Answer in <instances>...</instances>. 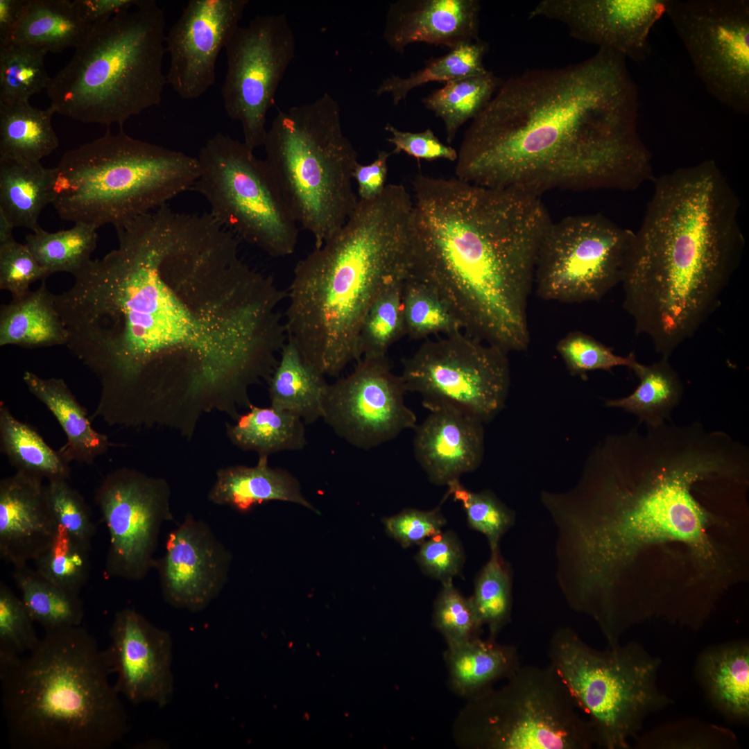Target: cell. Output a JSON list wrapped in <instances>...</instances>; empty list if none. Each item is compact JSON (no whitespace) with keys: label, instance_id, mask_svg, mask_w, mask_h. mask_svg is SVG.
<instances>
[{"label":"cell","instance_id":"50","mask_svg":"<svg viewBox=\"0 0 749 749\" xmlns=\"http://www.w3.org/2000/svg\"><path fill=\"white\" fill-rule=\"evenodd\" d=\"M433 622L448 647L480 637L482 625L471 599L464 596L452 580L442 583L433 605Z\"/></svg>","mask_w":749,"mask_h":749},{"label":"cell","instance_id":"47","mask_svg":"<svg viewBox=\"0 0 749 749\" xmlns=\"http://www.w3.org/2000/svg\"><path fill=\"white\" fill-rule=\"evenodd\" d=\"M89 551L58 525L49 546L33 562L35 569L46 580L80 595L89 575Z\"/></svg>","mask_w":749,"mask_h":749},{"label":"cell","instance_id":"16","mask_svg":"<svg viewBox=\"0 0 749 749\" xmlns=\"http://www.w3.org/2000/svg\"><path fill=\"white\" fill-rule=\"evenodd\" d=\"M696 76L718 101L749 112V1L668 0L666 13Z\"/></svg>","mask_w":749,"mask_h":749},{"label":"cell","instance_id":"1","mask_svg":"<svg viewBox=\"0 0 749 749\" xmlns=\"http://www.w3.org/2000/svg\"><path fill=\"white\" fill-rule=\"evenodd\" d=\"M237 239L200 217L130 223L84 292L88 356L126 427L191 438L204 416L236 420L268 381L286 342L271 276L239 257Z\"/></svg>","mask_w":749,"mask_h":749},{"label":"cell","instance_id":"24","mask_svg":"<svg viewBox=\"0 0 749 749\" xmlns=\"http://www.w3.org/2000/svg\"><path fill=\"white\" fill-rule=\"evenodd\" d=\"M43 480L17 471L0 481V557L14 568L35 560L58 529Z\"/></svg>","mask_w":749,"mask_h":749},{"label":"cell","instance_id":"29","mask_svg":"<svg viewBox=\"0 0 749 749\" xmlns=\"http://www.w3.org/2000/svg\"><path fill=\"white\" fill-rule=\"evenodd\" d=\"M698 678L712 703L738 721L749 716V647L743 642L711 647L698 658Z\"/></svg>","mask_w":749,"mask_h":749},{"label":"cell","instance_id":"30","mask_svg":"<svg viewBox=\"0 0 749 749\" xmlns=\"http://www.w3.org/2000/svg\"><path fill=\"white\" fill-rule=\"evenodd\" d=\"M45 279L35 291L12 299L0 309V346L25 348L67 345L68 332Z\"/></svg>","mask_w":749,"mask_h":749},{"label":"cell","instance_id":"39","mask_svg":"<svg viewBox=\"0 0 749 749\" xmlns=\"http://www.w3.org/2000/svg\"><path fill=\"white\" fill-rule=\"evenodd\" d=\"M501 83L500 78L488 70L449 81L423 98L422 102L442 121L447 141L451 144L459 128L487 106Z\"/></svg>","mask_w":749,"mask_h":749},{"label":"cell","instance_id":"58","mask_svg":"<svg viewBox=\"0 0 749 749\" xmlns=\"http://www.w3.org/2000/svg\"><path fill=\"white\" fill-rule=\"evenodd\" d=\"M141 0H75L73 3L83 19L90 25L130 10Z\"/></svg>","mask_w":749,"mask_h":749},{"label":"cell","instance_id":"7","mask_svg":"<svg viewBox=\"0 0 749 749\" xmlns=\"http://www.w3.org/2000/svg\"><path fill=\"white\" fill-rule=\"evenodd\" d=\"M104 651L80 626L45 630L0 669L7 736L15 749H107L129 730Z\"/></svg>","mask_w":749,"mask_h":749},{"label":"cell","instance_id":"10","mask_svg":"<svg viewBox=\"0 0 749 749\" xmlns=\"http://www.w3.org/2000/svg\"><path fill=\"white\" fill-rule=\"evenodd\" d=\"M264 160L293 217L321 247L347 221L359 198L358 153L344 135L338 101L325 92L279 111L266 135Z\"/></svg>","mask_w":749,"mask_h":749},{"label":"cell","instance_id":"22","mask_svg":"<svg viewBox=\"0 0 749 749\" xmlns=\"http://www.w3.org/2000/svg\"><path fill=\"white\" fill-rule=\"evenodd\" d=\"M667 1L544 0L529 17L558 21L573 37L641 62L650 53L648 35L666 13Z\"/></svg>","mask_w":749,"mask_h":749},{"label":"cell","instance_id":"21","mask_svg":"<svg viewBox=\"0 0 749 749\" xmlns=\"http://www.w3.org/2000/svg\"><path fill=\"white\" fill-rule=\"evenodd\" d=\"M232 556L205 522L188 514L167 536L156 559L164 600L191 612L205 609L225 587Z\"/></svg>","mask_w":749,"mask_h":749},{"label":"cell","instance_id":"37","mask_svg":"<svg viewBox=\"0 0 749 749\" xmlns=\"http://www.w3.org/2000/svg\"><path fill=\"white\" fill-rule=\"evenodd\" d=\"M630 369L639 380L637 387L626 397L606 399L605 405L635 415L640 424L662 425L682 395L683 386L678 373L666 358L651 365L636 361Z\"/></svg>","mask_w":749,"mask_h":749},{"label":"cell","instance_id":"53","mask_svg":"<svg viewBox=\"0 0 749 749\" xmlns=\"http://www.w3.org/2000/svg\"><path fill=\"white\" fill-rule=\"evenodd\" d=\"M419 545L415 559L424 574L443 583L460 573L465 554L460 540L453 531H442Z\"/></svg>","mask_w":749,"mask_h":749},{"label":"cell","instance_id":"34","mask_svg":"<svg viewBox=\"0 0 749 749\" xmlns=\"http://www.w3.org/2000/svg\"><path fill=\"white\" fill-rule=\"evenodd\" d=\"M92 26L83 19L73 1L28 0L8 41L31 45L47 53H60L76 49Z\"/></svg>","mask_w":749,"mask_h":749},{"label":"cell","instance_id":"18","mask_svg":"<svg viewBox=\"0 0 749 749\" xmlns=\"http://www.w3.org/2000/svg\"><path fill=\"white\" fill-rule=\"evenodd\" d=\"M171 490L164 478L121 467L109 473L95 494L108 533L105 574L131 581L154 568L160 532L174 517Z\"/></svg>","mask_w":749,"mask_h":749},{"label":"cell","instance_id":"19","mask_svg":"<svg viewBox=\"0 0 749 749\" xmlns=\"http://www.w3.org/2000/svg\"><path fill=\"white\" fill-rule=\"evenodd\" d=\"M406 392L387 356L362 357L350 374L329 384L322 418L350 445L369 449L417 426L404 402Z\"/></svg>","mask_w":749,"mask_h":749},{"label":"cell","instance_id":"15","mask_svg":"<svg viewBox=\"0 0 749 749\" xmlns=\"http://www.w3.org/2000/svg\"><path fill=\"white\" fill-rule=\"evenodd\" d=\"M508 353L462 331L426 339L402 360L407 391L430 411L457 409L483 424L504 407L510 385Z\"/></svg>","mask_w":749,"mask_h":749},{"label":"cell","instance_id":"14","mask_svg":"<svg viewBox=\"0 0 749 749\" xmlns=\"http://www.w3.org/2000/svg\"><path fill=\"white\" fill-rule=\"evenodd\" d=\"M635 232L599 214L552 221L538 247L533 285L546 301H597L621 283Z\"/></svg>","mask_w":749,"mask_h":749},{"label":"cell","instance_id":"5","mask_svg":"<svg viewBox=\"0 0 749 749\" xmlns=\"http://www.w3.org/2000/svg\"><path fill=\"white\" fill-rule=\"evenodd\" d=\"M740 202L713 160L656 179L621 281L635 332L663 358L718 306L739 266Z\"/></svg>","mask_w":749,"mask_h":749},{"label":"cell","instance_id":"11","mask_svg":"<svg viewBox=\"0 0 749 749\" xmlns=\"http://www.w3.org/2000/svg\"><path fill=\"white\" fill-rule=\"evenodd\" d=\"M548 655L599 746L628 748L645 717L669 703L657 684L659 660L635 643L598 650L563 626L552 634Z\"/></svg>","mask_w":749,"mask_h":749},{"label":"cell","instance_id":"51","mask_svg":"<svg viewBox=\"0 0 749 749\" xmlns=\"http://www.w3.org/2000/svg\"><path fill=\"white\" fill-rule=\"evenodd\" d=\"M556 350L569 373L583 379L590 371H611L618 366L630 369L637 361L633 353L626 356L616 354L610 347L580 331L571 332L562 337L556 345Z\"/></svg>","mask_w":749,"mask_h":749},{"label":"cell","instance_id":"48","mask_svg":"<svg viewBox=\"0 0 749 749\" xmlns=\"http://www.w3.org/2000/svg\"><path fill=\"white\" fill-rule=\"evenodd\" d=\"M447 486L448 490L445 499L451 495L454 501L460 502L468 526L486 537L490 551L499 549L502 537L515 524L514 510L489 490L472 492L465 488L459 479Z\"/></svg>","mask_w":749,"mask_h":749},{"label":"cell","instance_id":"57","mask_svg":"<svg viewBox=\"0 0 749 749\" xmlns=\"http://www.w3.org/2000/svg\"><path fill=\"white\" fill-rule=\"evenodd\" d=\"M390 155L391 152L380 150L371 163L357 164L352 177L358 185L359 199L370 200L382 193L386 186L388 160Z\"/></svg>","mask_w":749,"mask_h":749},{"label":"cell","instance_id":"44","mask_svg":"<svg viewBox=\"0 0 749 749\" xmlns=\"http://www.w3.org/2000/svg\"><path fill=\"white\" fill-rule=\"evenodd\" d=\"M406 278L385 286L368 309L358 340L360 359L387 356L389 348L405 336L403 288Z\"/></svg>","mask_w":749,"mask_h":749},{"label":"cell","instance_id":"23","mask_svg":"<svg viewBox=\"0 0 749 749\" xmlns=\"http://www.w3.org/2000/svg\"><path fill=\"white\" fill-rule=\"evenodd\" d=\"M104 650L114 687L132 703L152 702L162 707L172 696V644L169 633L130 608L117 612Z\"/></svg>","mask_w":749,"mask_h":749},{"label":"cell","instance_id":"4","mask_svg":"<svg viewBox=\"0 0 749 749\" xmlns=\"http://www.w3.org/2000/svg\"><path fill=\"white\" fill-rule=\"evenodd\" d=\"M412 186L408 275L467 336L506 353L526 350L537 252L552 221L540 196L424 174Z\"/></svg>","mask_w":749,"mask_h":749},{"label":"cell","instance_id":"33","mask_svg":"<svg viewBox=\"0 0 749 749\" xmlns=\"http://www.w3.org/2000/svg\"><path fill=\"white\" fill-rule=\"evenodd\" d=\"M268 384L272 407L293 414L307 424L322 418L329 384L325 375L304 360L291 341H287L282 349Z\"/></svg>","mask_w":749,"mask_h":749},{"label":"cell","instance_id":"46","mask_svg":"<svg viewBox=\"0 0 749 749\" xmlns=\"http://www.w3.org/2000/svg\"><path fill=\"white\" fill-rule=\"evenodd\" d=\"M405 336L411 340L449 335L461 327L440 298L428 286L407 276L403 288Z\"/></svg>","mask_w":749,"mask_h":749},{"label":"cell","instance_id":"52","mask_svg":"<svg viewBox=\"0 0 749 749\" xmlns=\"http://www.w3.org/2000/svg\"><path fill=\"white\" fill-rule=\"evenodd\" d=\"M46 490L58 524L74 540L90 551L96 528L83 497L70 485L67 479L48 481Z\"/></svg>","mask_w":749,"mask_h":749},{"label":"cell","instance_id":"3","mask_svg":"<svg viewBox=\"0 0 749 749\" xmlns=\"http://www.w3.org/2000/svg\"><path fill=\"white\" fill-rule=\"evenodd\" d=\"M626 58L599 48L580 62L501 80L465 132L456 178L537 196L637 189L651 153L637 133L638 93Z\"/></svg>","mask_w":749,"mask_h":749},{"label":"cell","instance_id":"56","mask_svg":"<svg viewBox=\"0 0 749 749\" xmlns=\"http://www.w3.org/2000/svg\"><path fill=\"white\" fill-rule=\"evenodd\" d=\"M385 130L390 133L387 139L394 146L392 154L404 153L417 161L446 160L455 162L458 152L451 146L444 144L430 128L420 132H411L397 129L387 123Z\"/></svg>","mask_w":749,"mask_h":749},{"label":"cell","instance_id":"27","mask_svg":"<svg viewBox=\"0 0 749 749\" xmlns=\"http://www.w3.org/2000/svg\"><path fill=\"white\" fill-rule=\"evenodd\" d=\"M208 499L241 513L270 501L295 503L316 510L302 495L298 479L284 469L271 467L266 455H259L252 467L232 465L218 470Z\"/></svg>","mask_w":749,"mask_h":749},{"label":"cell","instance_id":"6","mask_svg":"<svg viewBox=\"0 0 749 749\" xmlns=\"http://www.w3.org/2000/svg\"><path fill=\"white\" fill-rule=\"evenodd\" d=\"M413 201L402 184L359 199L345 224L296 264L287 293V341L323 375L360 360L358 340L371 304L409 271Z\"/></svg>","mask_w":749,"mask_h":749},{"label":"cell","instance_id":"38","mask_svg":"<svg viewBox=\"0 0 749 749\" xmlns=\"http://www.w3.org/2000/svg\"><path fill=\"white\" fill-rule=\"evenodd\" d=\"M0 450L17 471L48 481L69 479L71 469L31 426L18 420L3 402H0Z\"/></svg>","mask_w":749,"mask_h":749},{"label":"cell","instance_id":"25","mask_svg":"<svg viewBox=\"0 0 749 749\" xmlns=\"http://www.w3.org/2000/svg\"><path fill=\"white\" fill-rule=\"evenodd\" d=\"M483 425L468 414L444 407L431 411L415 427L414 455L432 483L447 485L480 466L484 455Z\"/></svg>","mask_w":749,"mask_h":749},{"label":"cell","instance_id":"2","mask_svg":"<svg viewBox=\"0 0 749 749\" xmlns=\"http://www.w3.org/2000/svg\"><path fill=\"white\" fill-rule=\"evenodd\" d=\"M748 490L730 448L697 427L607 436L572 488L540 497L568 606L617 630L714 604L746 576Z\"/></svg>","mask_w":749,"mask_h":749},{"label":"cell","instance_id":"40","mask_svg":"<svg viewBox=\"0 0 749 749\" xmlns=\"http://www.w3.org/2000/svg\"><path fill=\"white\" fill-rule=\"evenodd\" d=\"M487 51L488 44L479 39L463 44L442 56L426 60L422 69L407 77L397 75L387 77L374 92L377 95L390 94L393 104L397 105L412 89L426 83H446L485 73L488 70L483 65V58Z\"/></svg>","mask_w":749,"mask_h":749},{"label":"cell","instance_id":"13","mask_svg":"<svg viewBox=\"0 0 749 749\" xmlns=\"http://www.w3.org/2000/svg\"><path fill=\"white\" fill-rule=\"evenodd\" d=\"M196 158L194 187L221 225L273 257L293 253L298 224L264 160L243 141L221 132L207 139Z\"/></svg>","mask_w":749,"mask_h":749},{"label":"cell","instance_id":"43","mask_svg":"<svg viewBox=\"0 0 749 749\" xmlns=\"http://www.w3.org/2000/svg\"><path fill=\"white\" fill-rule=\"evenodd\" d=\"M513 580L512 568L500 548L490 551L489 560L474 580V592L470 596L480 623L488 628V638L496 639L511 621Z\"/></svg>","mask_w":749,"mask_h":749},{"label":"cell","instance_id":"35","mask_svg":"<svg viewBox=\"0 0 749 749\" xmlns=\"http://www.w3.org/2000/svg\"><path fill=\"white\" fill-rule=\"evenodd\" d=\"M235 420L234 424H227V436L234 445L243 451L269 456L283 451L301 450L307 443L304 422L271 406L252 404Z\"/></svg>","mask_w":749,"mask_h":749},{"label":"cell","instance_id":"49","mask_svg":"<svg viewBox=\"0 0 749 749\" xmlns=\"http://www.w3.org/2000/svg\"><path fill=\"white\" fill-rule=\"evenodd\" d=\"M21 599L0 583V669L10 665L40 641Z\"/></svg>","mask_w":749,"mask_h":749},{"label":"cell","instance_id":"26","mask_svg":"<svg viewBox=\"0 0 749 749\" xmlns=\"http://www.w3.org/2000/svg\"><path fill=\"white\" fill-rule=\"evenodd\" d=\"M481 8L479 0H398L389 6L383 37L399 53L414 43L451 49L479 39Z\"/></svg>","mask_w":749,"mask_h":749},{"label":"cell","instance_id":"42","mask_svg":"<svg viewBox=\"0 0 749 749\" xmlns=\"http://www.w3.org/2000/svg\"><path fill=\"white\" fill-rule=\"evenodd\" d=\"M97 229L83 223L55 232L40 227L26 236L25 244L49 276L58 272L74 275L92 259L97 244Z\"/></svg>","mask_w":749,"mask_h":749},{"label":"cell","instance_id":"9","mask_svg":"<svg viewBox=\"0 0 749 749\" xmlns=\"http://www.w3.org/2000/svg\"><path fill=\"white\" fill-rule=\"evenodd\" d=\"M53 201L64 221L121 226L194 184L196 157L123 130L67 151L53 168Z\"/></svg>","mask_w":749,"mask_h":749},{"label":"cell","instance_id":"54","mask_svg":"<svg viewBox=\"0 0 749 749\" xmlns=\"http://www.w3.org/2000/svg\"><path fill=\"white\" fill-rule=\"evenodd\" d=\"M48 277L25 243L14 241L0 246V288L12 299L25 296L32 283Z\"/></svg>","mask_w":749,"mask_h":749},{"label":"cell","instance_id":"12","mask_svg":"<svg viewBox=\"0 0 749 749\" xmlns=\"http://www.w3.org/2000/svg\"><path fill=\"white\" fill-rule=\"evenodd\" d=\"M500 689L470 698V746L488 749H589L595 740L567 687L549 666L521 665Z\"/></svg>","mask_w":749,"mask_h":749},{"label":"cell","instance_id":"60","mask_svg":"<svg viewBox=\"0 0 749 749\" xmlns=\"http://www.w3.org/2000/svg\"><path fill=\"white\" fill-rule=\"evenodd\" d=\"M14 227L6 216L0 212V246L15 241L12 234Z\"/></svg>","mask_w":749,"mask_h":749},{"label":"cell","instance_id":"55","mask_svg":"<svg viewBox=\"0 0 749 749\" xmlns=\"http://www.w3.org/2000/svg\"><path fill=\"white\" fill-rule=\"evenodd\" d=\"M382 522L387 534L404 549L441 533L447 524L440 506L430 510L404 509Z\"/></svg>","mask_w":749,"mask_h":749},{"label":"cell","instance_id":"45","mask_svg":"<svg viewBox=\"0 0 749 749\" xmlns=\"http://www.w3.org/2000/svg\"><path fill=\"white\" fill-rule=\"evenodd\" d=\"M46 53L28 44L0 43V103L29 102L33 95L46 89L51 78L44 67Z\"/></svg>","mask_w":749,"mask_h":749},{"label":"cell","instance_id":"17","mask_svg":"<svg viewBox=\"0 0 749 749\" xmlns=\"http://www.w3.org/2000/svg\"><path fill=\"white\" fill-rule=\"evenodd\" d=\"M225 49L224 108L231 119L241 123L243 142L254 150L263 146L268 111L295 57L293 31L285 14L257 15L236 28Z\"/></svg>","mask_w":749,"mask_h":749},{"label":"cell","instance_id":"20","mask_svg":"<svg viewBox=\"0 0 749 749\" xmlns=\"http://www.w3.org/2000/svg\"><path fill=\"white\" fill-rule=\"evenodd\" d=\"M248 0H189L166 34L167 84L184 100L203 95L216 81L221 50L239 26Z\"/></svg>","mask_w":749,"mask_h":749},{"label":"cell","instance_id":"59","mask_svg":"<svg viewBox=\"0 0 749 749\" xmlns=\"http://www.w3.org/2000/svg\"><path fill=\"white\" fill-rule=\"evenodd\" d=\"M27 2L28 0H0V43L10 39Z\"/></svg>","mask_w":749,"mask_h":749},{"label":"cell","instance_id":"31","mask_svg":"<svg viewBox=\"0 0 749 749\" xmlns=\"http://www.w3.org/2000/svg\"><path fill=\"white\" fill-rule=\"evenodd\" d=\"M449 682L460 695L472 698L507 679L521 666L516 646L480 637L448 647L445 653Z\"/></svg>","mask_w":749,"mask_h":749},{"label":"cell","instance_id":"28","mask_svg":"<svg viewBox=\"0 0 749 749\" xmlns=\"http://www.w3.org/2000/svg\"><path fill=\"white\" fill-rule=\"evenodd\" d=\"M23 379L31 393L52 413L65 433L67 442L58 451L67 463L92 465L112 445L106 435L94 429L87 411L62 379H43L25 371Z\"/></svg>","mask_w":749,"mask_h":749},{"label":"cell","instance_id":"36","mask_svg":"<svg viewBox=\"0 0 749 749\" xmlns=\"http://www.w3.org/2000/svg\"><path fill=\"white\" fill-rule=\"evenodd\" d=\"M55 113L51 105L0 103V157L40 162L51 154L59 145L51 123Z\"/></svg>","mask_w":749,"mask_h":749},{"label":"cell","instance_id":"41","mask_svg":"<svg viewBox=\"0 0 749 749\" xmlns=\"http://www.w3.org/2000/svg\"><path fill=\"white\" fill-rule=\"evenodd\" d=\"M13 579L29 614L44 630L80 626L84 610L80 595L52 583L28 565L15 567Z\"/></svg>","mask_w":749,"mask_h":749},{"label":"cell","instance_id":"8","mask_svg":"<svg viewBox=\"0 0 749 749\" xmlns=\"http://www.w3.org/2000/svg\"><path fill=\"white\" fill-rule=\"evenodd\" d=\"M165 27L164 10L153 0L92 24L69 62L50 78V105L80 122L121 127L158 105L167 84Z\"/></svg>","mask_w":749,"mask_h":749},{"label":"cell","instance_id":"32","mask_svg":"<svg viewBox=\"0 0 749 749\" xmlns=\"http://www.w3.org/2000/svg\"><path fill=\"white\" fill-rule=\"evenodd\" d=\"M54 169L40 162L0 157V212L14 227L34 232L42 210L53 201Z\"/></svg>","mask_w":749,"mask_h":749}]
</instances>
